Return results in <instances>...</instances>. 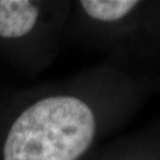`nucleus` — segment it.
Wrapping results in <instances>:
<instances>
[{"mask_svg":"<svg viewBox=\"0 0 160 160\" xmlns=\"http://www.w3.org/2000/svg\"><path fill=\"white\" fill-rule=\"evenodd\" d=\"M153 82L116 64L0 94V160H83L141 109Z\"/></svg>","mask_w":160,"mask_h":160,"instance_id":"obj_1","label":"nucleus"},{"mask_svg":"<svg viewBox=\"0 0 160 160\" xmlns=\"http://www.w3.org/2000/svg\"><path fill=\"white\" fill-rule=\"evenodd\" d=\"M65 36L116 58L148 55L160 48V1H72Z\"/></svg>","mask_w":160,"mask_h":160,"instance_id":"obj_2","label":"nucleus"},{"mask_svg":"<svg viewBox=\"0 0 160 160\" xmlns=\"http://www.w3.org/2000/svg\"><path fill=\"white\" fill-rule=\"evenodd\" d=\"M70 0H0V62L38 75L57 57Z\"/></svg>","mask_w":160,"mask_h":160,"instance_id":"obj_3","label":"nucleus"},{"mask_svg":"<svg viewBox=\"0 0 160 160\" xmlns=\"http://www.w3.org/2000/svg\"><path fill=\"white\" fill-rule=\"evenodd\" d=\"M83 160H160V121L133 133L114 137Z\"/></svg>","mask_w":160,"mask_h":160,"instance_id":"obj_4","label":"nucleus"}]
</instances>
